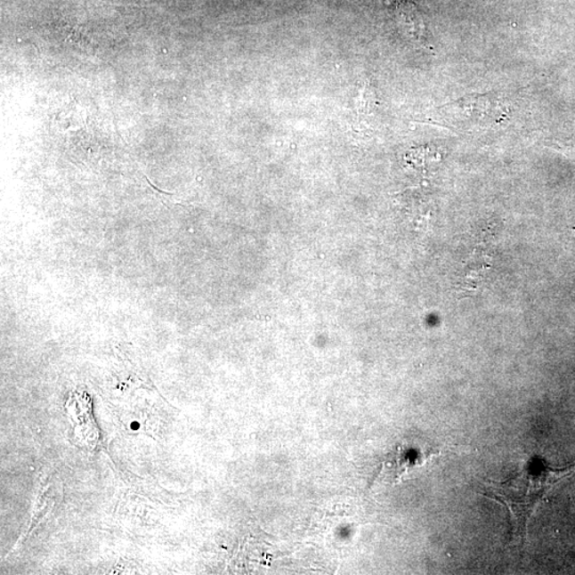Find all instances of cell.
<instances>
[{
  "label": "cell",
  "mask_w": 575,
  "mask_h": 575,
  "mask_svg": "<svg viewBox=\"0 0 575 575\" xmlns=\"http://www.w3.org/2000/svg\"><path fill=\"white\" fill-rule=\"evenodd\" d=\"M461 115L476 124L500 123L506 115V106L495 95H474L458 101Z\"/></svg>",
  "instance_id": "obj_3"
},
{
  "label": "cell",
  "mask_w": 575,
  "mask_h": 575,
  "mask_svg": "<svg viewBox=\"0 0 575 575\" xmlns=\"http://www.w3.org/2000/svg\"><path fill=\"white\" fill-rule=\"evenodd\" d=\"M575 470V465L562 470H552L542 463H530L513 479L491 482L485 496L501 502L511 514L512 536L523 544L528 536L529 521L546 493L553 485Z\"/></svg>",
  "instance_id": "obj_1"
},
{
  "label": "cell",
  "mask_w": 575,
  "mask_h": 575,
  "mask_svg": "<svg viewBox=\"0 0 575 575\" xmlns=\"http://www.w3.org/2000/svg\"><path fill=\"white\" fill-rule=\"evenodd\" d=\"M438 455L441 453L433 451V449L410 448L403 444L384 461L379 476L392 484H399L403 477L417 468H421Z\"/></svg>",
  "instance_id": "obj_2"
}]
</instances>
